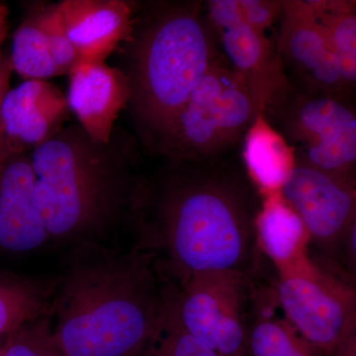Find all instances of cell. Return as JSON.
Here are the masks:
<instances>
[{
	"label": "cell",
	"instance_id": "13",
	"mask_svg": "<svg viewBox=\"0 0 356 356\" xmlns=\"http://www.w3.org/2000/svg\"><path fill=\"white\" fill-rule=\"evenodd\" d=\"M34 186L30 152L11 154L0 165V252L26 254L51 242Z\"/></svg>",
	"mask_w": 356,
	"mask_h": 356
},
{
	"label": "cell",
	"instance_id": "9",
	"mask_svg": "<svg viewBox=\"0 0 356 356\" xmlns=\"http://www.w3.org/2000/svg\"><path fill=\"white\" fill-rule=\"evenodd\" d=\"M252 286L254 277L235 271L196 274L177 285L175 317L218 356L243 355Z\"/></svg>",
	"mask_w": 356,
	"mask_h": 356
},
{
	"label": "cell",
	"instance_id": "17",
	"mask_svg": "<svg viewBox=\"0 0 356 356\" xmlns=\"http://www.w3.org/2000/svg\"><path fill=\"white\" fill-rule=\"evenodd\" d=\"M243 166L261 193L280 191L296 159L292 147L259 114L243 142Z\"/></svg>",
	"mask_w": 356,
	"mask_h": 356
},
{
	"label": "cell",
	"instance_id": "1",
	"mask_svg": "<svg viewBox=\"0 0 356 356\" xmlns=\"http://www.w3.org/2000/svg\"><path fill=\"white\" fill-rule=\"evenodd\" d=\"M262 202L245 166L228 156L165 159L143 184L130 224L133 247L153 254L177 285L215 271L254 277L262 261L257 232Z\"/></svg>",
	"mask_w": 356,
	"mask_h": 356
},
{
	"label": "cell",
	"instance_id": "10",
	"mask_svg": "<svg viewBox=\"0 0 356 356\" xmlns=\"http://www.w3.org/2000/svg\"><path fill=\"white\" fill-rule=\"evenodd\" d=\"M277 51L283 72L293 88L313 95L346 99L350 89L337 67L327 33L308 1H281Z\"/></svg>",
	"mask_w": 356,
	"mask_h": 356
},
{
	"label": "cell",
	"instance_id": "16",
	"mask_svg": "<svg viewBox=\"0 0 356 356\" xmlns=\"http://www.w3.org/2000/svg\"><path fill=\"white\" fill-rule=\"evenodd\" d=\"M305 344L280 311L271 281L255 276L248 323L250 355L309 356Z\"/></svg>",
	"mask_w": 356,
	"mask_h": 356
},
{
	"label": "cell",
	"instance_id": "28",
	"mask_svg": "<svg viewBox=\"0 0 356 356\" xmlns=\"http://www.w3.org/2000/svg\"><path fill=\"white\" fill-rule=\"evenodd\" d=\"M8 7L0 2V46L6 39L8 31Z\"/></svg>",
	"mask_w": 356,
	"mask_h": 356
},
{
	"label": "cell",
	"instance_id": "18",
	"mask_svg": "<svg viewBox=\"0 0 356 356\" xmlns=\"http://www.w3.org/2000/svg\"><path fill=\"white\" fill-rule=\"evenodd\" d=\"M57 277L0 270V341L21 325L51 314Z\"/></svg>",
	"mask_w": 356,
	"mask_h": 356
},
{
	"label": "cell",
	"instance_id": "21",
	"mask_svg": "<svg viewBox=\"0 0 356 356\" xmlns=\"http://www.w3.org/2000/svg\"><path fill=\"white\" fill-rule=\"evenodd\" d=\"M9 56L13 72L26 81H46L60 76L33 6L28 9L24 20L14 34L13 50Z\"/></svg>",
	"mask_w": 356,
	"mask_h": 356
},
{
	"label": "cell",
	"instance_id": "11",
	"mask_svg": "<svg viewBox=\"0 0 356 356\" xmlns=\"http://www.w3.org/2000/svg\"><path fill=\"white\" fill-rule=\"evenodd\" d=\"M67 96L46 81H25L4 96L1 117L11 154L27 153L56 135L70 120Z\"/></svg>",
	"mask_w": 356,
	"mask_h": 356
},
{
	"label": "cell",
	"instance_id": "29",
	"mask_svg": "<svg viewBox=\"0 0 356 356\" xmlns=\"http://www.w3.org/2000/svg\"><path fill=\"white\" fill-rule=\"evenodd\" d=\"M6 339H1V341H0V356H2V353H3V348L4 343H6Z\"/></svg>",
	"mask_w": 356,
	"mask_h": 356
},
{
	"label": "cell",
	"instance_id": "20",
	"mask_svg": "<svg viewBox=\"0 0 356 356\" xmlns=\"http://www.w3.org/2000/svg\"><path fill=\"white\" fill-rule=\"evenodd\" d=\"M309 6L331 43L343 83L351 90L356 81L355 1L311 0Z\"/></svg>",
	"mask_w": 356,
	"mask_h": 356
},
{
	"label": "cell",
	"instance_id": "4",
	"mask_svg": "<svg viewBox=\"0 0 356 356\" xmlns=\"http://www.w3.org/2000/svg\"><path fill=\"white\" fill-rule=\"evenodd\" d=\"M218 38L196 0L136 2L132 28L119 46L139 142L152 153L159 136L219 57Z\"/></svg>",
	"mask_w": 356,
	"mask_h": 356
},
{
	"label": "cell",
	"instance_id": "25",
	"mask_svg": "<svg viewBox=\"0 0 356 356\" xmlns=\"http://www.w3.org/2000/svg\"><path fill=\"white\" fill-rule=\"evenodd\" d=\"M175 309V308H173ZM142 356H218L209 348L182 329L175 313L159 337Z\"/></svg>",
	"mask_w": 356,
	"mask_h": 356
},
{
	"label": "cell",
	"instance_id": "19",
	"mask_svg": "<svg viewBox=\"0 0 356 356\" xmlns=\"http://www.w3.org/2000/svg\"><path fill=\"white\" fill-rule=\"evenodd\" d=\"M257 232L259 250L273 266H286L307 252L303 224L278 191L264 194Z\"/></svg>",
	"mask_w": 356,
	"mask_h": 356
},
{
	"label": "cell",
	"instance_id": "22",
	"mask_svg": "<svg viewBox=\"0 0 356 356\" xmlns=\"http://www.w3.org/2000/svg\"><path fill=\"white\" fill-rule=\"evenodd\" d=\"M206 3V14L214 30L247 25L266 32L280 18L281 1L211 0Z\"/></svg>",
	"mask_w": 356,
	"mask_h": 356
},
{
	"label": "cell",
	"instance_id": "2",
	"mask_svg": "<svg viewBox=\"0 0 356 356\" xmlns=\"http://www.w3.org/2000/svg\"><path fill=\"white\" fill-rule=\"evenodd\" d=\"M57 280L51 331L65 356H142L177 298L154 255L134 247L77 243Z\"/></svg>",
	"mask_w": 356,
	"mask_h": 356
},
{
	"label": "cell",
	"instance_id": "6",
	"mask_svg": "<svg viewBox=\"0 0 356 356\" xmlns=\"http://www.w3.org/2000/svg\"><path fill=\"white\" fill-rule=\"evenodd\" d=\"M262 115L292 147L297 163L355 180L356 115L346 99L306 92L287 81Z\"/></svg>",
	"mask_w": 356,
	"mask_h": 356
},
{
	"label": "cell",
	"instance_id": "15",
	"mask_svg": "<svg viewBox=\"0 0 356 356\" xmlns=\"http://www.w3.org/2000/svg\"><path fill=\"white\" fill-rule=\"evenodd\" d=\"M222 57L235 72L247 79L264 103L287 83L283 72L277 43L247 25H236L215 30Z\"/></svg>",
	"mask_w": 356,
	"mask_h": 356
},
{
	"label": "cell",
	"instance_id": "24",
	"mask_svg": "<svg viewBox=\"0 0 356 356\" xmlns=\"http://www.w3.org/2000/svg\"><path fill=\"white\" fill-rule=\"evenodd\" d=\"M35 13L50 47L51 57L60 76L67 74L79 60L76 47L65 31L64 21L56 4H34Z\"/></svg>",
	"mask_w": 356,
	"mask_h": 356
},
{
	"label": "cell",
	"instance_id": "7",
	"mask_svg": "<svg viewBox=\"0 0 356 356\" xmlns=\"http://www.w3.org/2000/svg\"><path fill=\"white\" fill-rule=\"evenodd\" d=\"M273 270L277 305L307 346L332 350L355 332V285L318 266L307 252Z\"/></svg>",
	"mask_w": 356,
	"mask_h": 356
},
{
	"label": "cell",
	"instance_id": "26",
	"mask_svg": "<svg viewBox=\"0 0 356 356\" xmlns=\"http://www.w3.org/2000/svg\"><path fill=\"white\" fill-rule=\"evenodd\" d=\"M9 84H10V81H4V83L0 84V165H2V163H3L9 156H11L10 152H9L8 145H7L6 133H4L3 122H2L1 117L2 102H3L4 96H6L7 91L10 89Z\"/></svg>",
	"mask_w": 356,
	"mask_h": 356
},
{
	"label": "cell",
	"instance_id": "5",
	"mask_svg": "<svg viewBox=\"0 0 356 356\" xmlns=\"http://www.w3.org/2000/svg\"><path fill=\"white\" fill-rule=\"evenodd\" d=\"M264 108L261 96L220 54L151 154L172 161L226 158Z\"/></svg>",
	"mask_w": 356,
	"mask_h": 356
},
{
	"label": "cell",
	"instance_id": "27",
	"mask_svg": "<svg viewBox=\"0 0 356 356\" xmlns=\"http://www.w3.org/2000/svg\"><path fill=\"white\" fill-rule=\"evenodd\" d=\"M13 72L10 56L0 51V84L4 81H10Z\"/></svg>",
	"mask_w": 356,
	"mask_h": 356
},
{
	"label": "cell",
	"instance_id": "8",
	"mask_svg": "<svg viewBox=\"0 0 356 356\" xmlns=\"http://www.w3.org/2000/svg\"><path fill=\"white\" fill-rule=\"evenodd\" d=\"M278 192L303 224L309 257L348 282L341 254L346 236L356 224L355 180L296 161Z\"/></svg>",
	"mask_w": 356,
	"mask_h": 356
},
{
	"label": "cell",
	"instance_id": "12",
	"mask_svg": "<svg viewBox=\"0 0 356 356\" xmlns=\"http://www.w3.org/2000/svg\"><path fill=\"white\" fill-rule=\"evenodd\" d=\"M69 76L67 100L70 112L91 139L108 143L130 100L127 77L106 63L83 60L74 65Z\"/></svg>",
	"mask_w": 356,
	"mask_h": 356
},
{
	"label": "cell",
	"instance_id": "23",
	"mask_svg": "<svg viewBox=\"0 0 356 356\" xmlns=\"http://www.w3.org/2000/svg\"><path fill=\"white\" fill-rule=\"evenodd\" d=\"M2 356H65L58 348L51 316L30 321L6 337Z\"/></svg>",
	"mask_w": 356,
	"mask_h": 356
},
{
	"label": "cell",
	"instance_id": "14",
	"mask_svg": "<svg viewBox=\"0 0 356 356\" xmlns=\"http://www.w3.org/2000/svg\"><path fill=\"white\" fill-rule=\"evenodd\" d=\"M57 6L79 60L105 63L130 34L136 2L64 0Z\"/></svg>",
	"mask_w": 356,
	"mask_h": 356
},
{
	"label": "cell",
	"instance_id": "3",
	"mask_svg": "<svg viewBox=\"0 0 356 356\" xmlns=\"http://www.w3.org/2000/svg\"><path fill=\"white\" fill-rule=\"evenodd\" d=\"M37 208L51 241L99 242L131 224L147 175L137 138L115 128L108 143L69 123L30 152Z\"/></svg>",
	"mask_w": 356,
	"mask_h": 356
}]
</instances>
